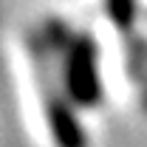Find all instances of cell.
I'll use <instances>...</instances> for the list:
<instances>
[{"label":"cell","mask_w":147,"mask_h":147,"mask_svg":"<svg viewBox=\"0 0 147 147\" xmlns=\"http://www.w3.org/2000/svg\"><path fill=\"white\" fill-rule=\"evenodd\" d=\"M65 91L76 105H93L102 93L99 85V68H96V45L88 34H68L65 48Z\"/></svg>","instance_id":"6da1fadb"},{"label":"cell","mask_w":147,"mask_h":147,"mask_svg":"<svg viewBox=\"0 0 147 147\" xmlns=\"http://www.w3.org/2000/svg\"><path fill=\"white\" fill-rule=\"evenodd\" d=\"M31 54H34V65L40 68V88H42V105H45V122L51 127L57 147H85V133L79 127L76 116L68 110L65 96L59 93V88H54V82L48 79L45 74V54L31 45Z\"/></svg>","instance_id":"7a4b0ae2"},{"label":"cell","mask_w":147,"mask_h":147,"mask_svg":"<svg viewBox=\"0 0 147 147\" xmlns=\"http://www.w3.org/2000/svg\"><path fill=\"white\" fill-rule=\"evenodd\" d=\"M105 11L119 31H127L136 20V0H105Z\"/></svg>","instance_id":"3957f363"}]
</instances>
